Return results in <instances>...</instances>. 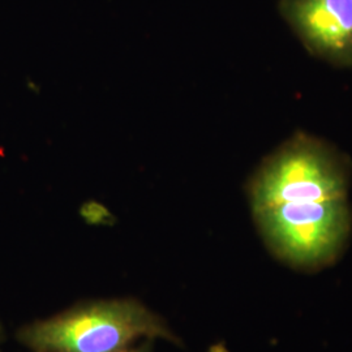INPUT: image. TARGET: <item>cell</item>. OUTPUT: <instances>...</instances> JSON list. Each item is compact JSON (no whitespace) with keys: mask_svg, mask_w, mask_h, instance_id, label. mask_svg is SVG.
Returning <instances> with one entry per match:
<instances>
[{"mask_svg":"<svg viewBox=\"0 0 352 352\" xmlns=\"http://www.w3.org/2000/svg\"><path fill=\"white\" fill-rule=\"evenodd\" d=\"M3 342H4V329H3L1 324H0V352H1V344H3Z\"/></svg>","mask_w":352,"mask_h":352,"instance_id":"obj_6","label":"cell"},{"mask_svg":"<svg viewBox=\"0 0 352 352\" xmlns=\"http://www.w3.org/2000/svg\"><path fill=\"white\" fill-rule=\"evenodd\" d=\"M278 11L311 55L352 67V0H279Z\"/></svg>","mask_w":352,"mask_h":352,"instance_id":"obj_4","label":"cell"},{"mask_svg":"<svg viewBox=\"0 0 352 352\" xmlns=\"http://www.w3.org/2000/svg\"><path fill=\"white\" fill-rule=\"evenodd\" d=\"M351 161L324 140L296 132L248 180L252 212L287 202L347 199Z\"/></svg>","mask_w":352,"mask_h":352,"instance_id":"obj_2","label":"cell"},{"mask_svg":"<svg viewBox=\"0 0 352 352\" xmlns=\"http://www.w3.org/2000/svg\"><path fill=\"white\" fill-rule=\"evenodd\" d=\"M17 340L32 352H122L144 340H180L161 316L136 299L75 307L24 325Z\"/></svg>","mask_w":352,"mask_h":352,"instance_id":"obj_1","label":"cell"},{"mask_svg":"<svg viewBox=\"0 0 352 352\" xmlns=\"http://www.w3.org/2000/svg\"><path fill=\"white\" fill-rule=\"evenodd\" d=\"M252 214L267 250L300 270L333 264L351 235L352 212L347 199L287 202Z\"/></svg>","mask_w":352,"mask_h":352,"instance_id":"obj_3","label":"cell"},{"mask_svg":"<svg viewBox=\"0 0 352 352\" xmlns=\"http://www.w3.org/2000/svg\"><path fill=\"white\" fill-rule=\"evenodd\" d=\"M151 342L153 340H144L142 343L140 342L136 346L129 347L122 352H151Z\"/></svg>","mask_w":352,"mask_h":352,"instance_id":"obj_5","label":"cell"}]
</instances>
